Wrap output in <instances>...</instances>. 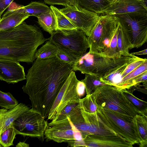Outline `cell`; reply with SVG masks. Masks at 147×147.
I'll return each instance as SVG.
<instances>
[{"instance_id":"16","label":"cell","mask_w":147,"mask_h":147,"mask_svg":"<svg viewBox=\"0 0 147 147\" xmlns=\"http://www.w3.org/2000/svg\"><path fill=\"white\" fill-rule=\"evenodd\" d=\"M81 111L88 127L90 134L101 136H117L104 123L96 112L90 113L86 111L79 102Z\"/></svg>"},{"instance_id":"22","label":"cell","mask_w":147,"mask_h":147,"mask_svg":"<svg viewBox=\"0 0 147 147\" xmlns=\"http://www.w3.org/2000/svg\"><path fill=\"white\" fill-rule=\"evenodd\" d=\"M147 71V61H146L122 79L118 88L121 89H129L134 86V80L138 77Z\"/></svg>"},{"instance_id":"18","label":"cell","mask_w":147,"mask_h":147,"mask_svg":"<svg viewBox=\"0 0 147 147\" xmlns=\"http://www.w3.org/2000/svg\"><path fill=\"white\" fill-rule=\"evenodd\" d=\"M21 6L10 9L4 13L0 21V31L17 27L30 16L23 11Z\"/></svg>"},{"instance_id":"1","label":"cell","mask_w":147,"mask_h":147,"mask_svg":"<svg viewBox=\"0 0 147 147\" xmlns=\"http://www.w3.org/2000/svg\"><path fill=\"white\" fill-rule=\"evenodd\" d=\"M73 65L56 57L36 58L26 76L24 92L28 95L32 108L45 119L62 86L71 72Z\"/></svg>"},{"instance_id":"31","label":"cell","mask_w":147,"mask_h":147,"mask_svg":"<svg viewBox=\"0 0 147 147\" xmlns=\"http://www.w3.org/2000/svg\"><path fill=\"white\" fill-rule=\"evenodd\" d=\"M17 135L13 127L8 128L0 135V145L1 147H8L14 145L13 141Z\"/></svg>"},{"instance_id":"40","label":"cell","mask_w":147,"mask_h":147,"mask_svg":"<svg viewBox=\"0 0 147 147\" xmlns=\"http://www.w3.org/2000/svg\"><path fill=\"white\" fill-rule=\"evenodd\" d=\"M16 147H28L29 145L24 142H19L16 146Z\"/></svg>"},{"instance_id":"30","label":"cell","mask_w":147,"mask_h":147,"mask_svg":"<svg viewBox=\"0 0 147 147\" xmlns=\"http://www.w3.org/2000/svg\"><path fill=\"white\" fill-rule=\"evenodd\" d=\"M18 101L9 92H5L0 90V107L9 109L18 104Z\"/></svg>"},{"instance_id":"9","label":"cell","mask_w":147,"mask_h":147,"mask_svg":"<svg viewBox=\"0 0 147 147\" xmlns=\"http://www.w3.org/2000/svg\"><path fill=\"white\" fill-rule=\"evenodd\" d=\"M48 124L40 113L31 108L13 122V127L17 134L40 138L43 137Z\"/></svg>"},{"instance_id":"5","label":"cell","mask_w":147,"mask_h":147,"mask_svg":"<svg viewBox=\"0 0 147 147\" xmlns=\"http://www.w3.org/2000/svg\"><path fill=\"white\" fill-rule=\"evenodd\" d=\"M113 15L99 16L98 20L87 37L90 53H104L109 49L118 26Z\"/></svg>"},{"instance_id":"2","label":"cell","mask_w":147,"mask_h":147,"mask_svg":"<svg viewBox=\"0 0 147 147\" xmlns=\"http://www.w3.org/2000/svg\"><path fill=\"white\" fill-rule=\"evenodd\" d=\"M49 40L36 25L24 22L14 28L0 31V59L33 63L38 47Z\"/></svg>"},{"instance_id":"25","label":"cell","mask_w":147,"mask_h":147,"mask_svg":"<svg viewBox=\"0 0 147 147\" xmlns=\"http://www.w3.org/2000/svg\"><path fill=\"white\" fill-rule=\"evenodd\" d=\"M109 3L105 0H77V4L79 6L98 14Z\"/></svg>"},{"instance_id":"19","label":"cell","mask_w":147,"mask_h":147,"mask_svg":"<svg viewBox=\"0 0 147 147\" xmlns=\"http://www.w3.org/2000/svg\"><path fill=\"white\" fill-rule=\"evenodd\" d=\"M38 23L44 30L51 35L57 29V25L56 17L50 9L37 17Z\"/></svg>"},{"instance_id":"12","label":"cell","mask_w":147,"mask_h":147,"mask_svg":"<svg viewBox=\"0 0 147 147\" xmlns=\"http://www.w3.org/2000/svg\"><path fill=\"white\" fill-rule=\"evenodd\" d=\"M77 128L68 118L53 124L48 123L44 136L47 140L58 143H67L71 146L74 139L75 131Z\"/></svg>"},{"instance_id":"24","label":"cell","mask_w":147,"mask_h":147,"mask_svg":"<svg viewBox=\"0 0 147 147\" xmlns=\"http://www.w3.org/2000/svg\"><path fill=\"white\" fill-rule=\"evenodd\" d=\"M123 93L133 105L138 114L147 117V102L136 97L131 90L121 89Z\"/></svg>"},{"instance_id":"15","label":"cell","mask_w":147,"mask_h":147,"mask_svg":"<svg viewBox=\"0 0 147 147\" xmlns=\"http://www.w3.org/2000/svg\"><path fill=\"white\" fill-rule=\"evenodd\" d=\"M84 140L86 147H132L133 145L118 136H101L94 134L86 137Z\"/></svg>"},{"instance_id":"37","label":"cell","mask_w":147,"mask_h":147,"mask_svg":"<svg viewBox=\"0 0 147 147\" xmlns=\"http://www.w3.org/2000/svg\"><path fill=\"white\" fill-rule=\"evenodd\" d=\"M76 91L79 97L83 96L86 92L85 87L84 83L82 81L78 80L76 86Z\"/></svg>"},{"instance_id":"23","label":"cell","mask_w":147,"mask_h":147,"mask_svg":"<svg viewBox=\"0 0 147 147\" xmlns=\"http://www.w3.org/2000/svg\"><path fill=\"white\" fill-rule=\"evenodd\" d=\"M133 121L141 139V142L139 144V146L147 147V117L137 114L134 118Z\"/></svg>"},{"instance_id":"43","label":"cell","mask_w":147,"mask_h":147,"mask_svg":"<svg viewBox=\"0 0 147 147\" xmlns=\"http://www.w3.org/2000/svg\"><path fill=\"white\" fill-rule=\"evenodd\" d=\"M0 147H1V145H0Z\"/></svg>"},{"instance_id":"32","label":"cell","mask_w":147,"mask_h":147,"mask_svg":"<svg viewBox=\"0 0 147 147\" xmlns=\"http://www.w3.org/2000/svg\"><path fill=\"white\" fill-rule=\"evenodd\" d=\"M83 109L90 113L96 112L98 107L92 98L91 94L86 95L84 98L80 99L79 102Z\"/></svg>"},{"instance_id":"21","label":"cell","mask_w":147,"mask_h":147,"mask_svg":"<svg viewBox=\"0 0 147 147\" xmlns=\"http://www.w3.org/2000/svg\"><path fill=\"white\" fill-rule=\"evenodd\" d=\"M117 43L118 52L121 56H131L129 49H131V44L127 34L119 22L117 29Z\"/></svg>"},{"instance_id":"10","label":"cell","mask_w":147,"mask_h":147,"mask_svg":"<svg viewBox=\"0 0 147 147\" xmlns=\"http://www.w3.org/2000/svg\"><path fill=\"white\" fill-rule=\"evenodd\" d=\"M78 80L74 71L71 72L59 91L50 110L48 119L52 120L69 104L79 103L80 98L76 91Z\"/></svg>"},{"instance_id":"39","label":"cell","mask_w":147,"mask_h":147,"mask_svg":"<svg viewBox=\"0 0 147 147\" xmlns=\"http://www.w3.org/2000/svg\"><path fill=\"white\" fill-rule=\"evenodd\" d=\"M130 54L134 55H146L147 54V49H146L138 52L132 53Z\"/></svg>"},{"instance_id":"27","label":"cell","mask_w":147,"mask_h":147,"mask_svg":"<svg viewBox=\"0 0 147 147\" xmlns=\"http://www.w3.org/2000/svg\"><path fill=\"white\" fill-rule=\"evenodd\" d=\"M58 49L57 46L49 40L36 51V59H45L56 57Z\"/></svg>"},{"instance_id":"3","label":"cell","mask_w":147,"mask_h":147,"mask_svg":"<svg viewBox=\"0 0 147 147\" xmlns=\"http://www.w3.org/2000/svg\"><path fill=\"white\" fill-rule=\"evenodd\" d=\"M140 58L133 55L115 57L101 53L88 52L77 59L73 65V70L101 78L109 75L126 63Z\"/></svg>"},{"instance_id":"6","label":"cell","mask_w":147,"mask_h":147,"mask_svg":"<svg viewBox=\"0 0 147 147\" xmlns=\"http://www.w3.org/2000/svg\"><path fill=\"white\" fill-rule=\"evenodd\" d=\"M49 38L59 50L77 59L86 53L90 47L87 36L77 29H57Z\"/></svg>"},{"instance_id":"42","label":"cell","mask_w":147,"mask_h":147,"mask_svg":"<svg viewBox=\"0 0 147 147\" xmlns=\"http://www.w3.org/2000/svg\"><path fill=\"white\" fill-rule=\"evenodd\" d=\"M1 20V17H0V21Z\"/></svg>"},{"instance_id":"4","label":"cell","mask_w":147,"mask_h":147,"mask_svg":"<svg viewBox=\"0 0 147 147\" xmlns=\"http://www.w3.org/2000/svg\"><path fill=\"white\" fill-rule=\"evenodd\" d=\"M98 108L114 112L126 119L133 120L138 112L121 89L105 84L98 87L91 94Z\"/></svg>"},{"instance_id":"7","label":"cell","mask_w":147,"mask_h":147,"mask_svg":"<svg viewBox=\"0 0 147 147\" xmlns=\"http://www.w3.org/2000/svg\"><path fill=\"white\" fill-rule=\"evenodd\" d=\"M96 113L117 136L132 144H139L141 139L133 120L126 119L112 111L98 108Z\"/></svg>"},{"instance_id":"38","label":"cell","mask_w":147,"mask_h":147,"mask_svg":"<svg viewBox=\"0 0 147 147\" xmlns=\"http://www.w3.org/2000/svg\"><path fill=\"white\" fill-rule=\"evenodd\" d=\"M14 0H0V17Z\"/></svg>"},{"instance_id":"35","label":"cell","mask_w":147,"mask_h":147,"mask_svg":"<svg viewBox=\"0 0 147 147\" xmlns=\"http://www.w3.org/2000/svg\"><path fill=\"white\" fill-rule=\"evenodd\" d=\"M46 4L51 5H62L65 7L78 5L77 0H44Z\"/></svg>"},{"instance_id":"29","label":"cell","mask_w":147,"mask_h":147,"mask_svg":"<svg viewBox=\"0 0 147 147\" xmlns=\"http://www.w3.org/2000/svg\"><path fill=\"white\" fill-rule=\"evenodd\" d=\"M81 81L85 84L86 95L91 94L98 87L105 84L99 78L89 74H85L84 78Z\"/></svg>"},{"instance_id":"28","label":"cell","mask_w":147,"mask_h":147,"mask_svg":"<svg viewBox=\"0 0 147 147\" xmlns=\"http://www.w3.org/2000/svg\"><path fill=\"white\" fill-rule=\"evenodd\" d=\"M50 8L52 10L56 17L57 25V29H77L76 27L59 9L51 5L50 6Z\"/></svg>"},{"instance_id":"36","label":"cell","mask_w":147,"mask_h":147,"mask_svg":"<svg viewBox=\"0 0 147 147\" xmlns=\"http://www.w3.org/2000/svg\"><path fill=\"white\" fill-rule=\"evenodd\" d=\"M147 71L144 73L134 80L133 82L134 86L139 84L141 83H142L143 84V86L145 88H147Z\"/></svg>"},{"instance_id":"14","label":"cell","mask_w":147,"mask_h":147,"mask_svg":"<svg viewBox=\"0 0 147 147\" xmlns=\"http://www.w3.org/2000/svg\"><path fill=\"white\" fill-rule=\"evenodd\" d=\"M20 62L0 59V80L14 84L26 79L24 67Z\"/></svg>"},{"instance_id":"34","label":"cell","mask_w":147,"mask_h":147,"mask_svg":"<svg viewBox=\"0 0 147 147\" xmlns=\"http://www.w3.org/2000/svg\"><path fill=\"white\" fill-rule=\"evenodd\" d=\"M56 57L60 60L73 65L77 60L76 58L72 56L59 49Z\"/></svg>"},{"instance_id":"13","label":"cell","mask_w":147,"mask_h":147,"mask_svg":"<svg viewBox=\"0 0 147 147\" xmlns=\"http://www.w3.org/2000/svg\"><path fill=\"white\" fill-rule=\"evenodd\" d=\"M130 13H147L146 3L144 0H116L110 3L98 15H114Z\"/></svg>"},{"instance_id":"17","label":"cell","mask_w":147,"mask_h":147,"mask_svg":"<svg viewBox=\"0 0 147 147\" xmlns=\"http://www.w3.org/2000/svg\"><path fill=\"white\" fill-rule=\"evenodd\" d=\"M30 109L28 106L22 103L9 109H0V135L6 129L13 127V122Z\"/></svg>"},{"instance_id":"26","label":"cell","mask_w":147,"mask_h":147,"mask_svg":"<svg viewBox=\"0 0 147 147\" xmlns=\"http://www.w3.org/2000/svg\"><path fill=\"white\" fill-rule=\"evenodd\" d=\"M23 11L29 16L37 17L50 9L45 4L39 2L34 1L25 6H22Z\"/></svg>"},{"instance_id":"33","label":"cell","mask_w":147,"mask_h":147,"mask_svg":"<svg viewBox=\"0 0 147 147\" xmlns=\"http://www.w3.org/2000/svg\"><path fill=\"white\" fill-rule=\"evenodd\" d=\"M79 103H71L68 105L60 113L52 119L49 124H53L67 119L69 115L75 108Z\"/></svg>"},{"instance_id":"41","label":"cell","mask_w":147,"mask_h":147,"mask_svg":"<svg viewBox=\"0 0 147 147\" xmlns=\"http://www.w3.org/2000/svg\"><path fill=\"white\" fill-rule=\"evenodd\" d=\"M109 3H111L115 1L116 0H105Z\"/></svg>"},{"instance_id":"11","label":"cell","mask_w":147,"mask_h":147,"mask_svg":"<svg viewBox=\"0 0 147 147\" xmlns=\"http://www.w3.org/2000/svg\"><path fill=\"white\" fill-rule=\"evenodd\" d=\"M76 27L88 36L97 22L99 15L79 6L69 5L59 9Z\"/></svg>"},{"instance_id":"8","label":"cell","mask_w":147,"mask_h":147,"mask_svg":"<svg viewBox=\"0 0 147 147\" xmlns=\"http://www.w3.org/2000/svg\"><path fill=\"white\" fill-rule=\"evenodd\" d=\"M113 15L127 34L132 49L139 48L147 41V13H130Z\"/></svg>"},{"instance_id":"20","label":"cell","mask_w":147,"mask_h":147,"mask_svg":"<svg viewBox=\"0 0 147 147\" xmlns=\"http://www.w3.org/2000/svg\"><path fill=\"white\" fill-rule=\"evenodd\" d=\"M68 118L73 125L81 132L83 139L91 135L88 127L82 114L79 102L69 115Z\"/></svg>"}]
</instances>
